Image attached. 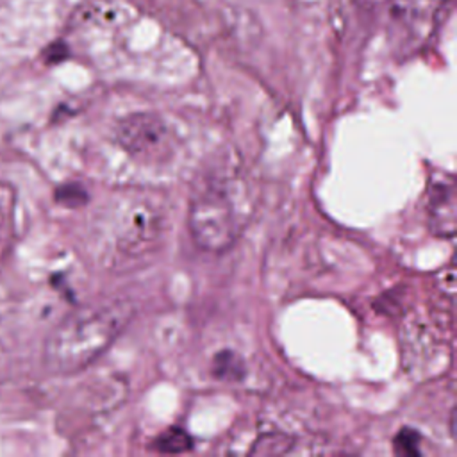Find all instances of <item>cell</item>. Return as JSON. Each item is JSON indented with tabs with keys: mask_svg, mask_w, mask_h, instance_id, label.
I'll use <instances>...</instances> for the list:
<instances>
[{
	"mask_svg": "<svg viewBox=\"0 0 457 457\" xmlns=\"http://www.w3.org/2000/svg\"><path fill=\"white\" fill-rule=\"evenodd\" d=\"M134 316L129 298H107L66 316L45 343V364L54 373H75L95 362Z\"/></svg>",
	"mask_w": 457,
	"mask_h": 457,
	"instance_id": "cell-1",
	"label": "cell"
},
{
	"mask_svg": "<svg viewBox=\"0 0 457 457\" xmlns=\"http://www.w3.org/2000/svg\"><path fill=\"white\" fill-rule=\"evenodd\" d=\"M252 212L248 186L236 175H209L193 191L187 228L205 252L220 253L236 245Z\"/></svg>",
	"mask_w": 457,
	"mask_h": 457,
	"instance_id": "cell-2",
	"label": "cell"
},
{
	"mask_svg": "<svg viewBox=\"0 0 457 457\" xmlns=\"http://www.w3.org/2000/svg\"><path fill=\"white\" fill-rule=\"evenodd\" d=\"M164 234V211L155 198L129 191L121 195L120 214L112 232L111 261L129 268L150 255Z\"/></svg>",
	"mask_w": 457,
	"mask_h": 457,
	"instance_id": "cell-3",
	"label": "cell"
},
{
	"mask_svg": "<svg viewBox=\"0 0 457 457\" xmlns=\"http://www.w3.org/2000/svg\"><path fill=\"white\" fill-rule=\"evenodd\" d=\"M448 9V0H387V34L398 54L423 48L439 29Z\"/></svg>",
	"mask_w": 457,
	"mask_h": 457,
	"instance_id": "cell-4",
	"label": "cell"
},
{
	"mask_svg": "<svg viewBox=\"0 0 457 457\" xmlns=\"http://www.w3.org/2000/svg\"><path fill=\"white\" fill-rule=\"evenodd\" d=\"M121 148L134 159L157 162L171 154L173 136L168 123L152 112H134L116 127Z\"/></svg>",
	"mask_w": 457,
	"mask_h": 457,
	"instance_id": "cell-5",
	"label": "cell"
},
{
	"mask_svg": "<svg viewBox=\"0 0 457 457\" xmlns=\"http://www.w3.org/2000/svg\"><path fill=\"white\" fill-rule=\"evenodd\" d=\"M428 225L432 232L452 237L455 232V184L450 175L430 184L427 202Z\"/></svg>",
	"mask_w": 457,
	"mask_h": 457,
	"instance_id": "cell-6",
	"label": "cell"
},
{
	"mask_svg": "<svg viewBox=\"0 0 457 457\" xmlns=\"http://www.w3.org/2000/svg\"><path fill=\"white\" fill-rule=\"evenodd\" d=\"M212 375L218 377L220 380L237 382L245 375V364L239 359V355L225 350V352L216 353V357L212 361Z\"/></svg>",
	"mask_w": 457,
	"mask_h": 457,
	"instance_id": "cell-7",
	"label": "cell"
},
{
	"mask_svg": "<svg viewBox=\"0 0 457 457\" xmlns=\"http://www.w3.org/2000/svg\"><path fill=\"white\" fill-rule=\"evenodd\" d=\"M154 446L162 453H182L193 446V439L182 428L171 427L154 441Z\"/></svg>",
	"mask_w": 457,
	"mask_h": 457,
	"instance_id": "cell-8",
	"label": "cell"
},
{
	"mask_svg": "<svg viewBox=\"0 0 457 457\" xmlns=\"http://www.w3.org/2000/svg\"><path fill=\"white\" fill-rule=\"evenodd\" d=\"M420 436L418 432L411 430V428H402L395 441H393V446H395V452L400 453V455H418L420 453Z\"/></svg>",
	"mask_w": 457,
	"mask_h": 457,
	"instance_id": "cell-9",
	"label": "cell"
}]
</instances>
